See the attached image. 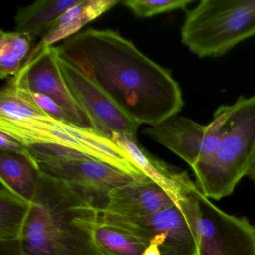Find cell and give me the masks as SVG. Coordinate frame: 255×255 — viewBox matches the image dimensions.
I'll use <instances>...</instances> for the list:
<instances>
[{
    "mask_svg": "<svg viewBox=\"0 0 255 255\" xmlns=\"http://www.w3.org/2000/svg\"><path fill=\"white\" fill-rule=\"evenodd\" d=\"M56 48L139 125H160L183 109L181 88L170 71L114 31L86 29Z\"/></svg>",
    "mask_w": 255,
    "mask_h": 255,
    "instance_id": "obj_1",
    "label": "cell"
},
{
    "mask_svg": "<svg viewBox=\"0 0 255 255\" xmlns=\"http://www.w3.org/2000/svg\"><path fill=\"white\" fill-rule=\"evenodd\" d=\"M100 212L63 182L41 174L20 235L23 255H103Z\"/></svg>",
    "mask_w": 255,
    "mask_h": 255,
    "instance_id": "obj_2",
    "label": "cell"
},
{
    "mask_svg": "<svg viewBox=\"0 0 255 255\" xmlns=\"http://www.w3.org/2000/svg\"><path fill=\"white\" fill-rule=\"evenodd\" d=\"M255 157V95L231 104L223 135L209 157L192 168L198 189L207 198L231 195Z\"/></svg>",
    "mask_w": 255,
    "mask_h": 255,
    "instance_id": "obj_3",
    "label": "cell"
},
{
    "mask_svg": "<svg viewBox=\"0 0 255 255\" xmlns=\"http://www.w3.org/2000/svg\"><path fill=\"white\" fill-rule=\"evenodd\" d=\"M181 41L199 58H217L255 36V0H202L186 14Z\"/></svg>",
    "mask_w": 255,
    "mask_h": 255,
    "instance_id": "obj_4",
    "label": "cell"
},
{
    "mask_svg": "<svg viewBox=\"0 0 255 255\" xmlns=\"http://www.w3.org/2000/svg\"><path fill=\"white\" fill-rule=\"evenodd\" d=\"M0 132L24 144H56L82 152L115 167L138 180L148 179L131 160L126 152L112 138L91 128L48 116L11 120L0 117Z\"/></svg>",
    "mask_w": 255,
    "mask_h": 255,
    "instance_id": "obj_5",
    "label": "cell"
},
{
    "mask_svg": "<svg viewBox=\"0 0 255 255\" xmlns=\"http://www.w3.org/2000/svg\"><path fill=\"white\" fill-rule=\"evenodd\" d=\"M35 159L41 174L68 185L100 213L112 191L138 180L82 152L56 144L41 146Z\"/></svg>",
    "mask_w": 255,
    "mask_h": 255,
    "instance_id": "obj_6",
    "label": "cell"
},
{
    "mask_svg": "<svg viewBox=\"0 0 255 255\" xmlns=\"http://www.w3.org/2000/svg\"><path fill=\"white\" fill-rule=\"evenodd\" d=\"M192 228L198 255H255V226L228 214L201 192L196 183L179 203Z\"/></svg>",
    "mask_w": 255,
    "mask_h": 255,
    "instance_id": "obj_7",
    "label": "cell"
},
{
    "mask_svg": "<svg viewBox=\"0 0 255 255\" xmlns=\"http://www.w3.org/2000/svg\"><path fill=\"white\" fill-rule=\"evenodd\" d=\"M231 105L219 107L207 125L189 118L175 116L142 133L165 146L193 168L216 150L225 129Z\"/></svg>",
    "mask_w": 255,
    "mask_h": 255,
    "instance_id": "obj_8",
    "label": "cell"
},
{
    "mask_svg": "<svg viewBox=\"0 0 255 255\" xmlns=\"http://www.w3.org/2000/svg\"><path fill=\"white\" fill-rule=\"evenodd\" d=\"M99 221L121 228L147 245L156 243L161 255H198L193 231L179 204L142 217L100 213Z\"/></svg>",
    "mask_w": 255,
    "mask_h": 255,
    "instance_id": "obj_9",
    "label": "cell"
},
{
    "mask_svg": "<svg viewBox=\"0 0 255 255\" xmlns=\"http://www.w3.org/2000/svg\"><path fill=\"white\" fill-rule=\"evenodd\" d=\"M58 60L59 53L56 47H46L32 60L25 62L18 74L8 83L17 89L50 97L65 110L73 124L95 129V125L67 86Z\"/></svg>",
    "mask_w": 255,
    "mask_h": 255,
    "instance_id": "obj_10",
    "label": "cell"
},
{
    "mask_svg": "<svg viewBox=\"0 0 255 255\" xmlns=\"http://www.w3.org/2000/svg\"><path fill=\"white\" fill-rule=\"evenodd\" d=\"M59 68L75 101L95 127V129L111 138L113 133L137 137L140 125L122 111L94 82L59 57Z\"/></svg>",
    "mask_w": 255,
    "mask_h": 255,
    "instance_id": "obj_11",
    "label": "cell"
},
{
    "mask_svg": "<svg viewBox=\"0 0 255 255\" xmlns=\"http://www.w3.org/2000/svg\"><path fill=\"white\" fill-rule=\"evenodd\" d=\"M182 197L151 179L137 180L112 191L101 213L128 218L150 216L177 205Z\"/></svg>",
    "mask_w": 255,
    "mask_h": 255,
    "instance_id": "obj_12",
    "label": "cell"
},
{
    "mask_svg": "<svg viewBox=\"0 0 255 255\" xmlns=\"http://www.w3.org/2000/svg\"><path fill=\"white\" fill-rule=\"evenodd\" d=\"M111 138L126 152L144 175L166 189L183 196V192L195 183L186 171L171 166L149 153L138 143L137 137L113 133Z\"/></svg>",
    "mask_w": 255,
    "mask_h": 255,
    "instance_id": "obj_13",
    "label": "cell"
},
{
    "mask_svg": "<svg viewBox=\"0 0 255 255\" xmlns=\"http://www.w3.org/2000/svg\"><path fill=\"white\" fill-rule=\"evenodd\" d=\"M119 2V0H83L81 3L69 8L41 36L39 43L29 53L25 62L32 60L46 47L53 46L54 43L65 41L78 33L83 26Z\"/></svg>",
    "mask_w": 255,
    "mask_h": 255,
    "instance_id": "obj_14",
    "label": "cell"
},
{
    "mask_svg": "<svg viewBox=\"0 0 255 255\" xmlns=\"http://www.w3.org/2000/svg\"><path fill=\"white\" fill-rule=\"evenodd\" d=\"M41 173L32 158L0 150V180L11 192L31 202Z\"/></svg>",
    "mask_w": 255,
    "mask_h": 255,
    "instance_id": "obj_15",
    "label": "cell"
},
{
    "mask_svg": "<svg viewBox=\"0 0 255 255\" xmlns=\"http://www.w3.org/2000/svg\"><path fill=\"white\" fill-rule=\"evenodd\" d=\"M83 0H39L20 8L14 18L16 32L27 33L35 38L49 28L69 8Z\"/></svg>",
    "mask_w": 255,
    "mask_h": 255,
    "instance_id": "obj_16",
    "label": "cell"
},
{
    "mask_svg": "<svg viewBox=\"0 0 255 255\" xmlns=\"http://www.w3.org/2000/svg\"><path fill=\"white\" fill-rule=\"evenodd\" d=\"M94 237L103 255H143L148 246L132 234L100 221Z\"/></svg>",
    "mask_w": 255,
    "mask_h": 255,
    "instance_id": "obj_17",
    "label": "cell"
},
{
    "mask_svg": "<svg viewBox=\"0 0 255 255\" xmlns=\"http://www.w3.org/2000/svg\"><path fill=\"white\" fill-rule=\"evenodd\" d=\"M29 208V201L16 195L1 183L0 240L20 238Z\"/></svg>",
    "mask_w": 255,
    "mask_h": 255,
    "instance_id": "obj_18",
    "label": "cell"
},
{
    "mask_svg": "<svg viewBox=\"0 0 255 255\" xmlns=\"http://www.w3.org/2000/svg\"><path fill=\"white\" fill-rule=\"evenodd\" d=\"M33 38L27 33L0 32V77H14L24 65Z\"/></svg>",
    "mask_w": 255,
    "mask_h": 255,
    "instance_id": "obj_19",
    "label": "cell"
},
{
    "mask_svg": "<svg viewBox=\"0 0 255 255\" xmlns=\"http://www.w3.org/2000/svg\"><path fill=\"white\" fill-rule=\"evenodd\" d=\"M47 116L20 98L15 89L7 84L0 92V117L11 120Z\"/></svg>",
    "mask_w": 255,
    "mask_h": 255,
    "instance_id": "obj_20",
    "label": "cell"
},
{
    "mask_svg": "<svg viewBox=\"0 0 255 255\" xmlns=\"http://www.w3.org/2000/svg\"><path fill=\"white\" fill-rule=\"evenodd\" d=\"M192 0H126L122 3L137 17L146 18L177 10H184Z\"/></svg>",
    "mask_w": 255,
    "mask_h": 255,
    "instance_id": "obj_21",
    "label": "cell"
},
{
    "mask_svg": "<svg viewBox=\"0 0 255 255\" xmlns=\"http://www.w3.org/2000/svg\"><path fill=\"white\" fill-rule=\"evenodd\" d=\"M12 87L15 89L16 92L20 98H23L28 104L33 106L34 107L45 113L50 117L56 119V120L71 122L69 116L65 113V110L50 97L41 93H38V92H32L30 91L25 90V89H17L14 86Z\"/></svg>",
    "mask_w": 255,
    "mask_h": 255,
    "instance_id": "obj_22",
    "label": "cell"
},
{
    "mask_svg": "<svg viewBox=\"0 0 255 255\" xmlns=\"http://www.w3.org/2000/svg\"><path fill=\"white\" fill-rule=\"evenodd\" d=\"M0 150L15 153V154L23 155L33 159L30 152L24 144H22L18 140L10 136L8 134L2 132H0Z\"/></svg>",
    "mask_w": 255,
    "mask_h": 255,
    "instance_id": "obj_23",
    "label": "cell"
},
{
    "mask_svg": "<svg viewBox=\"0 0 255 255\" xmlns=\"http://www.w3.org/2000/svg\"><path fill=\"white\" fill-rule=\"evenodd\" d=\"M0 255H23L20 238L0 240Z\"/></svg>",
    "mask_w": 255,
    "mask_h": 255,
    "instance_id": "obj_24",
    "label": "cell"
},
{
    "mask_svg": "<svg viewBox=\"0 0 255 255\" xmlns=\"http://www.w3.org/2000/svg\"><path fill=\"white\" fill-rule=\"evenodd\" d=\"M143 255H161L159 246L156 243H150Z\"/></svg>",
    "mask_w": 255,
    "mask_h": 255,
    "instance_id": "obj_25",
    "label": "cell"
},
{
    "mask_svg": "<svg viewBox=\"0 0 255 255\" xmlns=\"http://www.w3.org/2000/svg\"><path fill=\"white\" fill-rule=\"evenodd\" d=\"M247 176L255 184V159H254L253 163H252V166H251V168H249Z\"/></svg>",
    "mask_w": 255,
    "mask_h": 255,
    "instance_id": "obj_26",
    "label": "cell"
}]
</instances>
